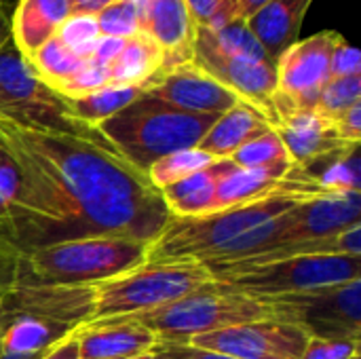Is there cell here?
Returning a JSON list of instances; mask_svg holds the SVG:
<instances>
[{
	"instance_id": "44dd1931",
	"label": "cell",
	"mask_w": 361,
	"mask_h": 359,
	"mask_svg": "<svg viewBox=\"0 0 361 359\" xmlns=\"http://www.w3.org/2000/svg\"><path fill=\"white\" fill-rule=\"evenodd\" d=\"M271 127L273 125L262 112L245 102H239L214 121L197 148L207 152L212 159H231L245 142L269 131Z\"/></svg>"
},
{
	"instance_id": "83f0119b",
	"label": "cell",
	"mask_w": 361,
	"mask_h": 359,
	"mask_svg": "<svg viewBox=\"0 0 361 359\" xmlns=\"http://www.w3.org/2000/svg\"><path fill=\"white\" fill-rule=\"evenodd\" d=\"M214 161H218V159H212L207 152H203L199 148H186V150H178V152L165 154L159 161H154L148 167L146 176L157 190H163L176 182L186 180L188 176L209 167Z\"/></svg>"
},
{
	"instance_id": "4316f807",
	"label": "cell",
	"mask_w": 361,
	"mask_h": 359,
	"mask_svg": "<svg viewBox=\"0 0 361 359\" xmlns=\"http://www.w3.org/2000/svg\"><path fill=\"white\" fill-rule=\"evenodd\" d=\"M27 63L38 74V78L55 91L85 66V59L74 55L57 36H53L34 55L27 57Z\"/></svg>"
},
{
	"instance_id": "e575fe53",
	"label": "cell",
	"mask_w": 361,
	"mask_h": 359,
	"mask_svg": "<svg viewBox=\"0 0 361 359\" xmlns=\"http://www.w3.org/2000/svg\"><path fill=\"white\" fill-rule=\"evenodd\" d=\"M21 254L23 252L0 222V296H6L13 288H17Z\"/></svg>"
},
{
	"instance_id": "2e32d148",
	"label": "cell",
	"mask_w": 361,
	"mask_h": 359,
	"mask_svg": "<svg viewBox=\"0 0 361 359\" xmlns=\"http://www.w3.org/2000/svg\"><path fill=\"white\" fill-rule=\"evenodd\" d=\"M140 32L159 47L163 70L192 61L197 25L184 0H152L140 23Z\"/></svg>"
},
{
	"instance_id": "7a4b0ae2",
	"label": "cell",
	"mask_w": 361,
	"mask_h": 359,
	"mask_svg": "<svg viewBox=\"0 0 361 359\" xmlns=\"http://www.w3.org/2000/svg\"><path fill=\"white\" fill-rule=\"evenodd\" d=\"M319 195L326 190L317 176L294 165L260 199L197 218L171 216L152 239L146 260H197L209 267L250 258L271 248L292 214Z\"/></svg>"
},
{
	"instance_id": "9a60e30c",
	"label": "cell",
	"mask_w": 361,
	"mask_h": 359,
	"mask_svg": "<svg viewBox=\"0 0 361 359\" xmlns=\"http://www.w3.org/2000/svg\"><path fill=\"white\" fill-rule=\"evenodd\" d=\"M360 218L361 193H326L300 205L271 248L328 237L341 233L343 229H349L351 224H357Z\"/></svg>"
},
{
	"instance_id": "8fae6325",
	"label": "cell",
	"mask_w": 361,
	"mask_h": 359,
	"mask_svg": "<svg viewBox=\"0 0 361 359\" xmlns=\"http://www.w3.org/2000/svg\"><path fill=\"white\" fill-rule=\"evenodd\" d=\"M192 61L203 68L209 76L231 89L241 102L250 104L262 112L275 127V106L273 97L277 91V70L275 61L258 59L237 53H224L209 44L203 36L195 38Z\"/></svg>"
},
{
	"instance_id": "30bf717a",
	"label": "cell",
	"mask_w": 361,
	"mask_h": 359,
	"mask_svg": "<svg viewBox=\"0 0 361 359\" xmlns=\"http://www.w3.org/2000/svg\"><path fill=\"white\" fill-rule=\"evenodd\" d=\"M311 332L292 322H254L190 339L188 347L237 359H302Z\"/></svg>"
},
{
	"instance_id": "9c48e42d",
	"label": "cell",
	"mask_w": 361,
	"mask_h": 359,
	"mask_svg": "<svg viewBox=\"0 0 361 359\" xmlns=\"http://www.w3.org/2000/svg\"><path fill=\"white\" fill-rule=\"evenodd\" d=\"M341 40L343 36L338 32L326 30L296 40L277 59V91L273 97L275 125L294 112L315 110L319 93L330 80L332 51Z\"/></svg>"
},
{
	"instance_id": "603a6c76",
	"label": "cell",
	"mask_w": 361,
	"mask_h": 359,
	"mask_svg": "<svg viewBox=\"0 0 361 359\" xmlns=\"http://www.w3.org/2000/svg\"><path fill=\"white\" fill-rule=\"evenodd\" d=\"M294 163H275L267 167H237L233 161L216 186V212L235 207L269 195L290 171Z\"/></svg>"
},
{
	"instance_id": "f546056e",
	"label": "cell",
	"mask_w": 361,
	"mask_h": 359,
	"mask_svg": "<svg viewBox=\"0 0 361 359\" xmlns=\"http://www.w3.org/2000/svg\"><path fill=\"white\" fill-rule=\"evenodd\" d=\"M361 102V76H347V78H330L319 93L315 104V112L332 123L341 114H345L351 106Z\"/></svg>"
},
{
	"instance_id": "484cf974",
	"label": "cell",
	"mask_w": 361,
	"mask_h": 359,
	"mask_svg": "<svg viewBox=\"0 0 361 359\" xmlns=\"http://www.w3.org/2000/svg\"><path fill=\"white\" fill-rule=\"evenodd\" d=\"M144 93L142 87H102L93 93H87L82 97H74V99H66L70 114L87 125V127H95L102 121L114 116L116 112H121L123 108H127L131 102H135L140 95Z\"/></svg>"
},
{
	"instance_id": "ffe728a7",
	"label": "cell",
	"mask_w": 361,
	"mask_h": 359,
	"mask_svg": "<svg viewBox=\"0 0 361 359\" xmlns=\"http://www.w3.org/2000/svg\"><path fill=\"white\" fill-rule=\"evenodd\" d=\"M311 2L313 0H271L245 21L275 63L298 40Z\"/></svg>"
},
{
	"instance_id": "f1b7e54d",
	"label": "cell",
	"mask_w": 361,
	"mask_h": 359,
	"mask_svg": "<svg viewBox=\"0 0 361 359\" xmlns=\"http://www.w3.org/2000/svg\"><path fill=\"white\" fill-rule=\"evenodd\" d=\"M231 161L237 167H267V165H275V163H292L279 133L273 127L269 131L252 138L250 142H245L231 157Z\"/></svg>"
},
{
	"instance_id": "74e56055",
	"label": "cell",
	"mask_w": 361,
	"mask_h": 359,
	"mask_svg": "<svg viewBox=\"0 0 361 359\" xmlns=\"http://www.w3.org/2000/svg\"><path fill=\"white\" fill-rule=\"evenodd\" d=\"M334 131V135L347 144V146H360L361 140V102L351 106L345 114H341L338 118H334L332 123H328Z\"/></svg>"
},
{
	"instance_id": "bcb514c9",
	"label": "cell",
	"mask_w": 361,
	"mask_h": 359,
	"mask_svg": "<svg viewBox=\"0 0 361 359\" xmlns=\"http://www.w3.org/2000/svg\"><path fill=\"white\" fill-rule=\"evenodd\" d=\"M157 358V351H148V353H140V355H133V358H125V359H154Z\"/></svg>"
},
{
	"instance_id": "52a82bcc",
	"label": "cell",
	"mask_w": 361,
	"mask_h": 359,
	"mask_svg": "<svg viewBox=\"0 0 361 359\" xmlns=\"http://www.w3.org/2000/svg\"><path fill=\"white\" fill-rule=\"evenodd\" d=\"M216 281L260 298H283L361 279V258L302 256L260 264H209Z\"/></svg>"
},
{
	"instance_id": "d4e9b609",
	"label": "cell",
	"mask_w": 361,
	"mask_h": 359,
	"mask_svg": "<svg viewBox=\"0 0 361 359\" xmlns=\"http://www.w3.org/2000/svg\"><path fill=\"white\" fill-rule=\"evenodd\" d=\"M70 328L36 315H8L0 349L4 355H42L53 343L66 336Z\"/></svg>"
},
{
	"instance_id": "7bdbcfd3",
	"label": "cell",
	"mask_w": 361,
	"mask_h": 359,
	"mask_svg": "<svg viewBox=\"0 0 361 359\" xmlns=\"http://www.w3.org/2000/svg\"><path fill=\"white\" fill-rule=\"evenodd\" d=\"M233 2H235V8H237V17L241 21H247L252 15H256L271 0H233Z\"/></svg>"
},
{
	"instance_id": "7402d4cb",
	"label": "cell",
	"mask_w": 361,
	"mask_h": 359,
	"mask_svg": "<svg viewBox=\"0 0 361 359\" xmlns=\"http://www.w3.org/2000/svg\"><path fill=\"white\" fill-rule=\"evenodd\" d=\"M231 165V159H218L209 167L176 182L161 193L167 212L176 218H197L216 212V186L220 176Z\"/></svg>"
},
{
	"instance_id": "5b68a950",
	"label": "cell",
	"mask_w": 361,
	"mask_h": 359,
	"mask_svg": "<svg viewBox=\"0 0 361 359\" xmlns=\"http://www.w3.org/2000/svg\"><path fill=\"white\" fill-rule=\"evenodd\" d=\"M150 241L87 237L49 243L21 254L17 286H87L116 277L148 256Z\"/></svg>"
},
{
	"instance_id": "8d00e7d4",
	"label": "cell",
	"mask_w": 361,
	"mask_h": 359,
	"mask_svg": "<svg viewBox=\"0 0 361 359\" xmlns=\"http://www.w3.org/2000/svg\"><path fill=\"white\" fill-rule=\"evenodd\" d=\"M347 76H361V55L353 44H349L343 38L332 51L330 78H347Z\"/></svg>"
},
{
	"instance_id": "681fc988",
	"label": "cell",
	"mask_w": 361,
	"mask_h": 359,
	"mask_svg": "<svg viewBox=\"0 0 361 359\" xmlns=\"http://www.w3.org/2000/svg\"><path fill=\"white\" fill-rule=\"evenodd\" d=\"M351 359H360V353H357V355H353V358Z\"/></svg>"
},
{
	"instance_id": "5bb4252c",
	"label": "cell",
	"mask_w": 361,
	"mask_h": 359,
	"mask_svg": "<svg viewBox=\"0 0 361 359\" xmlns=\"http://www.w3.org/2000/svg\"><path fill=\"white\" fill-rule=\"evenodd\" d=\"M4 313L36 315L70 330L91 322L93 290L87 286H17L4 298Z\"/></svg>"
},
{
	"instance_id": "4fadbf2b",
	"label": "cell",
	"mask_w": 361,
	"mask_h": 359,
	"mask_svg": "<svg viewBox=\"0 0 361 359\" xmlns=\"http://www.w3.org/2000/svg\"><path fill=\"white\" fill-rule=\"evenodd\" d=\"M144 93L192 114H214L220 116L226 110H231L241 99L226 89L222 83H218L214 76H209L203 68H199L195 61L161 70L146 87Z\"/></svg>"
},
{
	"instance_id": "ab89813d",
	"label": "cell",
	"mask_w": 361,
	"mask_h": 359,
	"mask_svg": "<svg viewBox=\"0 0 361 359\" xmlns=\"http://www.w3.org/2000/svg\"><path fill=\"white\" fill-rule=\"evenodd\" d=\"M38 359H80L76 328L70 330L66 336H61L57 343H53Z\"/></svg>"
},
{
	"instance_id": "3957f363",
	"label": "cell",
	"mask_w": 361,
	"mask_h": 359,
	"mask_svg": "<svg viewBox=\"0 0 361 359\" xmlns=\"http://www.w3.org/2000/svg\"><path fill=\"white\" fill-rule=\"evenodd\" d=\"M131 317L150 328L159 345H184L199 334L254 322L300 324L288 303L252 296L216 279L163 309Z\"/></svg>"
},
{
	"instance_id": "ac0fdd59",
	"label": "cell",
	"mask_w": 361,
	"mask_h": 359,
	"mask_svg": "<svg viewBox=\"0 0 361 359\" xmlns=\"http://www.w3.org/2000/svg\"><path fill=\"white\" fill-rule=\"evenodd\" d=\"M273 129L279 133L290 154V161L296 167H305V169H309L313 163L332 161L353 148H360V146L343 144L334 135L328 121H324L315 110L294 112L281 118Z\"/></svg>"
},
{
	"instance_id": "b9f144b4",
	"label": "cell",
	"mask_w": 361,
	"mask_h": 359,
	"mask_svg": "<svg viewBox=\"0 0 361 359\" xmlns=\"http://www.w3.org/2000/svg\"><path fill=\"white\" fill-rule=\"evenodd\" d=\"M110 2H114V0H70L72 15H97Z\"/></svg>"
},
{
	"instance_id": "4dcf8cb0",
	"label": "cell",
	"mask_w": 361,
	"mask_h": 359,
	"mask_svg": "<svg viewBox=\"0 0 361 359\" xmlns=\"http://www.w3.org/2000/svg\"><path fill=\"white\" fill-rule=\"evenodd\" d=\"M360 148H353V150L328 161V167L317 176V182L326 193H334V195L360 193Z\"/></svg>"
},
{
	"instance_id": "c3c4849f",
	"label": "cell",
	"mask_w": 361,
	"mask_h": 359,
	"mask_svg": "<svg viewBox=\"0 0 361 359\" xmlns=\"http://www.w3.org/2000/svg\"><path fill=\"white\" fill-rule=\"evenodd\" d=\"M154 359H173V358H169V355H165L163 351H159V349H157V358Z\"/></svg>"
},
{
	"instance_id": "60d3db41",
	"label": "cell",
	"mask_w": 361,
	"mask_h": 359,
	"mask_svg": "<svg viewBox=\"0 0 361 359\" xmlns=\"http://www.w3.org/2000/svg\"><path fill=\"white\" fill-rule=\"evenodd\" d=\"M159 351H163L165 355L173 359H237L231 355H222V353H214V351L195 349L188 345H159Z\"/></svg>"
},
{
	"instance_id": "e0dca14e",
	"label": "cell",
	"mask_w": 361,
	"mask_h": 359,
	"mask_svg": "<svg viewBox=\"0 0 361 359\" xmlns=\"http://www.w3.org/2000/svg\"><path fill=\"white\" fill-rule=\"evenodd\" d=\"M80 359H125L157 351L159 339L133 317L89 322L76 328Z\"/></svg>"
},
{
	"instance_id": "836d02e7",
	"label": "cell",
	"mask_w": 361,
	"mask_h": 359,
	"mask_svg": "<svg viewBox=\"0 0 361 359\" xmlns=\"http://www.w3.org/2000/svg\"><path fill=\"white\" fill-rule=\"evenodd\" d=\"M188 13L197 28L201 30H220L233 21H241L237 17V8L233 0H184Z\"/></svg>"
},
{
	"instance_id": "ba28073f",
	"label": "cell",
	"mask_w": 361,
	"mask_h": 359,
	"mask_svg": "<svg viewBox=\"0 0 361 359\" xmlns=\"http://www.w3.org/2000/svg\"><path fill=\"white\" fill-rule=\"evenodd\" d=\"M0 114L34 127L97 138L70 114L66 99L38 78L13 40L0 47Z\"/></svg>"
},
{
	"instance_id": "6da1fadb",
	"label": "cell",
	"mask_w": 361,
	"mask_h": 359,
	"mask_svg": "<svg viewBox=\"0 0 361 359\" xmlns=\"http://www.w3.org/2000/svg\"><path fill=\"white\" fill-rule=\"evenodd\" d=\"M0 150L19 176L17 197L0 222L21 252L87 237L152 243L171 218L148 176L99 138L0 114Z\"/></svg>"
},
{
	"instance_id": "1f68e13d",
	"label": "cell",
	"mask_w": 361,
	"mask_h": 359,
	"mask_svg": "<svg viewBox=\"0 0 361 359\" xmlns=\"http://www.w3.org/2000/svg\"><path fill=\"white\" fill-rule=\"evenodd\" d=\"M93 17L99 36L104 38H129L140 34V19L133 0H114Z\"/></svg>"
},
{
	"instance_id": "7dc6e473",
	"label": "cell",
	"mask_w": 361,
	"mask_h": 359,
	"mask_svg": "<svg viewBox=\"0 0 361 359\" xmlns=\"http://www.w3.org/2000/svg\"><path fill=\"white\" fill-rule=\"evenodd\" d=\"M40 355H0V359H38Z\"/></svg>"
},
{
	"instance_id": "ee69618b",
	"label": "cell",
	"mask_w": 361,
	"mask_h": 359,
	"mask_svg": "<svg viewBox=\"0 0 361 359\" xmlns=\"http://www.w3.org/2000/svg\"><path fill=\"white\" fill-rule=\"evenodd\" d=\"M11 40V19L4 13V6L0 2V47Z\"/></svg>"
},
{
	"instance_id": "8992f818",
	"label": "cell",
	"mask_w": 361,
	"mask_h": 359,
	"mask_svg": "<svg viewBox=\"0 0 361 359\" xmlns=\"http://www.w3.org/2000/svg\"><path fill=\"white\" fill-rule=\"evenodd\" d=\"M212 281L209 267L197 260H144L116 277L91 284V322L150 313Z\"/></svg>"
},
{
	"instance_id": "d6986e66",
	"label": "cell",
	"mask_w": 361,
	"mask_h": 359,
	"mask_svg": "<svg viewBox=\"0 0 361 359\" xmlns=\"http://www.w3.org/2000/svg\"><path fill=\"white\" fill-rule=\"evenodd\" d=\"M72 17L70 0H19L11 19V40L27 59Z\"/></svg>"
},
{
	"instance_id": "7c38bea8",
	"label": "cell",
	"mask_w": 361,
	"mask_h": 359,
	"mask_svg": "<svg viewBox=\"0 0 361 359\" xmlns=\"http://www.w3.org/2000/svg\"><path fill=\"white\" fill-rule=\"evenodd\" d=\"M277 300L294 309L298 322L311 336L361 339V279Z\"/></svg>"
},
{
	"instance_id": "d590c367",
	"label": "cell",
	"mask_w": 361,
	"mask_h": 359,
	"mask_svg": "<svg viewBox=\"0 0 361 359\" xmlns=\"http://www.w3.org/2000/svg\"><path fill=\"white\" fill-rule=\"evenodd\" d=\"M361 339H324L311 336L302 359H351L360 353Z\"/></svg>"
},
{
	"instance_id": "cb8c5ba5",
	"label": "cell",
	"mask_w": 361,
	"mask_h": 359,
	"mask_svg": "<svg viewBox=\"0 0 361 359\" xmlns=\"http://www.w3.org/2000/svg\"><path fill=\"white\" fill-rule=\"evenodd\" d=\"M163 70V55L146 34L125 38L118 55L108 66V85L146 87Z\"/></svg>"
},
{
	"instance_id": "f6af8a7d",
	"label": "cell",
	"mask_w": 361,
	"mask_h": 359,
	"mask_svg": "<svg viewBox=\"0 0 361 359\" xmlns=\"http://www.w3.org/2000/svg\"><path fill=\"white\" fill-rule=\"evenodd\" d=\"M2 298L0 296V339H2V330H4V324H6V313H4V305H2ZM0 355H2V349H0Z\"/></svg>"
},
{
	"instance_id": "277c9868",
	"label": "cell",
	"mask_w": 361,
	"mask_h": 359,
	"mask_svg": "<svg viewBox=\"0 0 361 359\" xmlns=\"http://www.w3.org/2000/svg\"><path fill=\"white\" fill-rule=\"evenodd\" d=\"M214 114H192L178 110L148 93H142L127 108L93 127L97 138L121 154L137 171L165 154L197 148L214 125Z\"/></svg>"
},
{
	"instance_id": "f35d334b",
	"label": "cell",
	"mask_w": 361,
	"mask_h": 359,
	"mask_svg": "<svg viewBox=\"0 0 361 359\" xmlns=\"http://www.w3.org/2000/svg\"><path fill=\"white\" fill-rule=\"evenodd\" d=\"M19 190V176L15 163L0 150V220L11 209Z\"/></svg>"
},
{
	"instance_id": "d6a6232c",
	"label": "cell",
	"mask_w": 361,
	"mask_h": 359,
	"mask_svg": "<svg viewBox=\"0 0 361 359\" xmlns=\"http://www.w3.org/2000/svg\"><path fill=\"white\" fill-rule=\"evenodd\" d=\"M74 55H78L80 59H89L91 53L95 51L97 42H99V30L95 23L93 15H72L55 34Z\"/></svg>"
}]
</instances>
